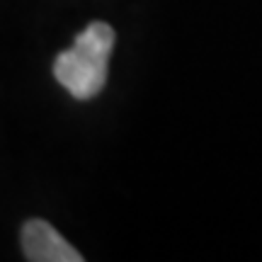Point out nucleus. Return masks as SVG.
<instances>
[{
    "mask_svg": "<svg viewBox=\"0 0 262 262\" xmlns=\"http://www.w3.org/2000/svg\"><path fill=\"white\" fill-rule=\"evenodd\" d=\"M114 29L107 22H93L75 37L73 47L54 61V78L75 100H90L107 83V68L114 49Z\"/></svg>",
    "mask_w": 262,
    "mask_h": 262,
    "instance_id": "nucleus-1",
    "label": "nucleus"
},
{
    "mask_svg": "<svg viewBox=\"0 0 262 262\" xmlns=\"http://www.w3.org/2000/svg\"><path fill=\"white\" fill-rule=\"evenodd\" d=\"M22 250L29 262H83V255L41 219H29L22 226Z\"/></svg>",
    "mask_w": 262,
    "mask_h": 262,
    "instance_id": "nucleus-2",
    "label": "nucleus"
}]
</instances>
